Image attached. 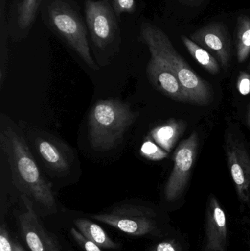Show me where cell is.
<instances>
[{"label":"cell","instance_id":"6","mask_svg":"<svg viewBox=\"0 0 250 251\" xmlns=\"http://www.w3.org/2000/svg\"><path fill=\"white\" fill-rule=\"evenodd\" d=\"M198 136L193 132L180 143L173 155V171L164 188V196L169 201L176 200L186 188L197 157Z\"/></svg>","mask_w":250,"mask_h":251},{"label":"cell","instance_id":"2","mask_svg":"<svg viewBox=\"0 0 250 251\" xmlns=\"http://www.w3.org/2000/svg\"><path fill=\"white\" fill-rule=\"evenodd\" d=\"M141 37L151 54L162 60L176 75L186 93L189 104L204 106L211 102V87L178 53L167 34L157 26L146 25L142 28Z\"/></svg>","mask_w":250,"mask_h":251},{"label":"cell","instance_id":"12","mask_svg":"<svg viewBox=\"0 0 250 251\" xmlns=\"http://www.w3.org/2000/svg\"><path fill=\"white\" fill-rule=\"evenodd\" d=\"M38 154L53 172L65 174L70 170L73 156L70 149L58 139L38 137L35 140Z\"/></svg>","mask_w":250,"mask_h":251},{"label":"cell","instance_id":"21","mask_svg":"<svg viewBox=\"0 0 250 251\" xmlns=\"http://www.w3.org/2000/svg\"><path fill=\"white\" fill-rule=\"evenodd\" d=\"M114 11L117 14L133 13L136 9L135 0H113Z\"/></svg>","mask_w":250,"mask_h":251},{"label":"cell","instance_id":"24","mask_svg":"<svg viewBox=\"0 0 250 251\" xmlns=\"http://www.w3.org/2000/svg\"><path fill=\"white\" fill-rule=\"evenodd\" d=\"M151 251H181L177 243L173 240H167L158 243L153 248Z\"/></svg>","mask_w":250,"mask_h":251},{"label":"cell","instance_id":"25","mask_svg":"<svg viewBox=\"0 0 250 251\" xmlns=\"http://www.w3.org/2000/svg\"><path fill=\"white\" fill-rule=\"evenodd\" d=\"M204 1V0H179V2L182 3L183 5L190 6V7L198 6Z\"/></svg>","mask_w":250,"mask_h":251},{"label":"cell","instance_id":"7","mask_svg":"<svg viewBox=\"0 0 250 251\" xmlns=\"http://www.w3.org/2000/svg\"><path fill=\"white\" fill-rule=\"evenodd\" d=\"M85 16L92 43L104 50L118 35V26L114 10L107 0H87Z\"/></svg>","mask_w":250,"mask_h":251},{"label":"cell","instance_id":"27","mask_svg":"<svg viewBox=\"0 0 250 251\" xmlns=\"http://www.w3.org/2000/svg\"><path fill=\"white\" fill-rule=\"evenodd\" d=\"M248 125H249V126L250 128V109H249V111H248Z\"/></svg>","mask_w":250,"mask_h":251},{"label":"cell","instance_id":"4","mask_svg":"<svg viewBox=\"0 0 250 251\" xmlns=\"http://www.w3.org/2000/svg\"><path fill=\"white\" fill-rule=\"evenodd\" d=\"M47 21L59 35L91 69H98L91 57L87 30L77 12L64 0H51L47 7Z\"/></svg>","mask_w":250,"mask_h":251},{"label":"cell","instance_id":"22","mask_svg":"<svg viewBox=\"0 0 250 251\" xmlns=\"http://www.w3.org/2000/svg\"><path fill=\"white\" fill-rule=\"evenodd\" d=\"M236 88L242 95L250 94V75L245 72L239 74L236 83Z\"/></svg>","mask_w":250,"mask_h":251},{"label":"cell","instance_id":"23","mask_svg":"<svg viewBox=\"0 0 250 251\" xmlns=\"http://www.w3.org/2000/svg\"><path fill=\"white\" fill-rule=\"evenodd\" d=\"M0 251H14L13 241L10 240L7 227L4 224L0 227Z\"/></svg>","mask_w":250,"mask_h":251},{"label":"cell","instance_id":"10","mask_svg":"<svg viewBox=\"0 0 250 251\" xmlns=\"http://www.w3.org/2000/svg\"><path fill=\"white\" fill-rule=\"evenodd\" d=\"M147 75L153 86L169 98L179 102L189 103L186 93L171 69L157 56L151 54Z\"/></svg>","mask_w":250,"mask_h":251},{"label":"cell","instance_id":"13","mask_svg":"<svg viewBox=\"0 0 250 251\" xmlns=\"http://www.w3.org/2000/svg\"><path fill=\"white\" fill-rule=\"evenodd\" d=\"M227 220L215 196L209 199L206 212V243L205 251H226Z\"/></svg>","mask_w":250,"mask_h":251},{"label":"cell","instance_id":"5","mask_svg":"<svg viewBox=\"0 0 250 251\" xmlns=\"http://www.w3.org/2000/svg\"><path fill=\"white\" fill-rule=\"evenodd\" d=\"M154 216L152 209L132 204L121 205L109 212L91 215L99 222L136 237L148 235L155 231L157 224Z\"/></svg>","mask_w":250,"mask_h":251},{"label":"cell","instance_id":"9","mask_svg":"<svg viewBox=\"0 0 250 251\" xmlns=\"http://www.w3.org/2000/svg\"><path fill=\"white\" fill-rule=\"evenodd\" d=\"M24 210L19 215L22 237L31 251H63L54 236L45 229L34 209L32 201L21 195Z\"/></svg>","mask_w":250,"mask_h":251},{"label":"cell","instance_id":"18","mask_svg":"<svg viewBox=\"0 0 250 251\" xmlns=\"http://www.w3.org/2000/svg\"><path fill=\"white\" fill-rule=\"evenodd\" d=\"M250 54V19L245 15L238 19L236 54L239 63L245 62Z\"/></svg>","mask_w":250,"mask_h":251},{"label":"cell","instance_id":"14","mask_svg":"<svg viewBox=\"0 0 250 251\" xmlns=\"http://www.w3.org/2000/svg\"><path fill=\"white\" fill-rule=\"evenodd\" d=\"M186 128V123L182 119H170L163 125L154 127L151 131V138L160 147L170 152Z\"/></svg>","mask_w":250,"mask_h":251},{"label":"cell","instance_id":"11","mask_svg":"<svg viewBox=\"0 0 250 251\" xmlns=\"http://www.w3.org/2000/svg\"><path fill=\"white\" fill-rule=\"evenodd\" d=\"M190 39L217 56L220 64L227 69L230 62V41L224 26L211 23L203 26L190 35Z\"/></svg>","mask_w":250,"mask_h":251},{"label":"cell","instance_id":"8","mask_svg":"<svg viewBox=\"0 0 250 251\" xmlns=\"http://www.w3.org/2000/svg\"><path fill=\"white\" fill-rule=\"evenodd\" d=\"M227 165L238 196L250 206V153L245 143L232 134L226 139Z\"/></svg>","mask_w":250,"mask_h":251},{"label":"cell","instance_id":"19","mask_svg":"<svg viewBox=\"0 0 250 251\" xmlns=\"http://www.w3.org/2000/svg\"><path fill=\"white\" fill-rule=\"evenodd\" d=\"M140 153L145 159L151 161H160L168 156V152L160 147L152 140L151 137H147L140 148Z\"/></svg>","mask_w":250,"mask_h":251},{"label":"cell","instance_id":"17","mask_svg":"<svg viewBox=\"0 0 250 251\" xmlns=\"http://www.w3.org/2000/svg\"><path fill=\"white\" fill-rule=\"evenodd\" d=\"M182 39L191 56L207 72L212 75H217L218 73L220 71V65L217 59L211 55V53L194 42L188 37L183 35Z\"/></svg>","mask_w":250,"mask_h":251},{"label":"cell","instance_id":"16","mask_svg":"<svg viewBox=\"0 0 250 251\" xmlns=\"http://www.w3.org/2000/svg\"><path fill=\"white\" fill-rule=\"evenodd\" d=\"M43 0H21L16 10V22L18 29L23 35L30 30L38 14Z\"/></svg>","mask_w":250,"mask_h":251},{"label":"cell","instance_id":"15","mask_svg":"<svg viewBox=\"0 0 250 251\" xmlns=\"http://www.w3.org/2000/svg\"><path fill=\"white\" fill-rule=\"evenodd\" d=\"M76 228L87 238L104 249H118V243L113 241L107 233L98 224L89 220L79 218L73 221Z\"/></svg>","mask_w":250,"mask_h":251},{"label":"cell","instance_id":"26","mask_svg":"<svg viewBox=\"0 0 250 251\" xmlns=\"http://www.w3.org/2000/svg\"><path fill=\"white\" fill-rule=\"evenodd\" d=\"M13 245L14 251H26L19 243H17V242L13 241Z\"/></svg>","mask_w":250,"mask_h":251},{"label":"cell","instance_id":"3","mask_svg":"<svg viewBox=\"0 0 250 251\" xmlns=\"http://www.w3.org/2000/svg\"><path fill=\"white\" fill-rule=\"evenodd\" d=\"M138 112L116 99L97 101L88 118L91 146L100 151L114 148L125 132L137 119Z\"/></svg>","mask_w":250,"mask_h":251},{"label":"cell","instance_id":"1","mask_svg":"<svg viewBox=\"0 0 250 251\" xmlns=\"http://www.w3.org/2000/svg\"><path fill=\"white\" fill-rule=\"evenodd\" d=\"M0 147L11 171L13 183L22 195L51 212L57 209L51 184L45 179L17 127L1 117Z\"/></svg>","mask_w":250,"mask_h":251},{"label":"cell","instance_id":"20","mask_svg":"<svg viewBox=\"0 0 250 251\" xmlns=\"http://www.w3.org/2000/svg\"><path fill=\"white\" fill-rule=\"evenodd\" d=\"M70 234L74 239L75 241L85 251H103L101 250V248L90 240L89 239L85 237L79 230H76L75 228H71Z\"/></svg>","mask_w":250,"mask_h":251}]
</instances>
